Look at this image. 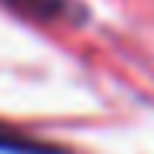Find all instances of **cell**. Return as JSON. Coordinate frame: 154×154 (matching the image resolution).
I'll use <instances>...</instances> for the list:
<instances>
[{
	"label": "cell",
	"instance_id": "obj_1",
	"mask_svg": "<svg viewBox=\"0 0 154 154\" xmlns=\"http://www.w3.org/2000/svg\"><path fill=\"white\" fill-rule=\"evenodd\" d=\"M0 151H14V154H58L55 147H45L41 140H31L24 134H17L14 127L0 123Z\"/></svg>",
	"mask_w": 154,
	"mask_h": 154
},
{
	"label": "cell",
	"instance_id": "obj_2",
	"mask_svg": "<svg viewBox=\"0 0 154 154\" xmlns=\"http://www.w3.org/2000/svg\"><path fill=\"white\" fill-rule=\"evenodd\" d=\"M17 11H28V14H38V17H58V14H72V7L65 0H11Z\"/></svg>",
	"mask_w": 154,
	"mask_h": 154
}]
</instances>
